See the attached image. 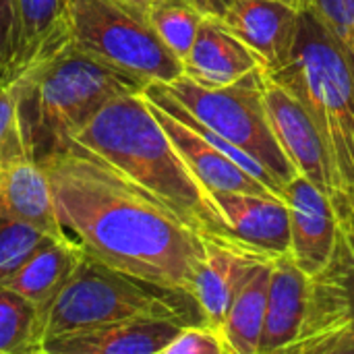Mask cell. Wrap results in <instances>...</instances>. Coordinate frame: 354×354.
<instances>
[{
    "label": "cell",
    "mask_w": 354,
    "mask_h": 354,
    "mask_svg": "<svg viewBox=\"0 0 354 354\" xmlns=\"http://www.w3.org/2000/svg\"><path fill=\"white\" fill-rule=\"evenodd\" d=\"M185 326L170 317L124 319L50 340L41 354H162Z\"/></svg>",
    "instance_id": "15"
},
{
    "label": "cell",
    "mask_w": 354,
    "mask_h": 354,
    "mask_svg": "<svg viewBox=\"0 0 354 354\" xmlns=\"http://www.w3.org/2000/svg\"><path fill=\"white\" fill-rule=\"evenodd\" d=\"M191 2L203 12V17H220L222 19L232 0H191Z\"/></svg>",
    "instance_id": "29"
},
{
    "label": "cell",
    "mask_w": 354,
    "mask_h": 354,
    "mask_svg": "<svg viewBox=\"0 0 354 354\" xmlns=\"http://www.w3.org/2000/svg\"><path fill=\"white\" fill-rule=\"evenodd\" d=\"M280 2H286V4H290V6H295L299 10L307 8V4H309V0H280Z\"/></svg>",
    "instance_id": "31"
},
{
    "label": "cell",
    "mask_w": 354,
    "mask_h": 354,
    "mask_svg": "<svg viewBox=\"0 0 354 354\" xmlns=\"http://www.w3.org/2000/svg\"><path fill=\"white\" fill-rule=\"evenodd\" d=\"M309 276L299 270L290 253L272 261L266 324L257 354L282 353L297 340L307 309Z\"/></svg>",
    "instance_id": "18"
},
{
    "label": "cell",
    "mask_w": 354,
    "mask_h": 354,
    "mask_svg": "<svg viewBox=\"0 0 354 354\" xmlns=\"http://www.w3.org/2000/svg\"><path fill=\"white\" fill-rule=\"evenodd\" d=\"M0 354H41V309L0 288Z\"/></svg>",
    "instance_id": "22"
},
{
    "label": "cell",
    "mask_w": 354,
    "mask_h": 354,
    "mask_svg": "<svg viewBox=\"0 0 354 354\" xmlns=\"http://www.w3.org/2000/svg\"><path fill=\"white\" fill-rule=\"evenodd\" d=\"M71 149L106 162L199 234L224 236V220L209 193L178 156L143 91L112 97L75 135Z\"/></svg>",
    "instance_id": "2"
},
{
    "label": "cell",
    "mask_w": 354,
    "mask_h": 354,
    "mask_svg": "<svg viewBox=\"0 0 354 354\" xmlns=\"http://www.w3.org/2000/svg\"><path fill=\"white\" fill-rule=\"evenodd\" d=\"M124 2H129V4H133V6H137V8L147 10V8H149V4H153L156 0H124Z\"/></svg>",
    "instance_id": "30"
},
{
    "label": "cell",
    "mask_w": 354,
    "mask_h": 354,
    "mask_svg": "<svg viewBox=\"0 0 354 354\" xmlns=\"http://www.w3.org/2000/svg\"><path fill=\"white\" fill-rule=\"evenodd\" d=\"M263 100L272 131L297 174L309 178L313 185L334 197L340 191L336 168L311 114L268 73L263 75Z\"/></svg>",
    "instance_id": "9"
},
{
    "label": "cell",
    "mask_w": 354,
    "mask_h": 354,
    "mask_svg": "<svg viewBox=\"0 0 354 354\" xmlns=\"http://www.w3.org/2000/svg\"><path fill=\"white\" fill-rule=\"evenodd\" d=\"M338 232L322 272L309 278L307 309L284 354H354V195L334 197Z\"/></svg>",
    "instance_id": "8"
},
{
    "label": "cell",
    "mask_w": 354,
    "mask_h": 354,
    "mask_svg": "<svg viewBox=\"0 0 354 354\" xmlns=\"http://www.w3.org/2000/svg\"><path fill=\"white\" fill-rule=\"evenodd\" d=\"M263 75L261 66L226 87H205L187 75L160 85L203 127L259 162L284 189L297 170L272 131L263 100Z\"/></svg>",
    "instance_id": "7"
},
{
    "label": "cell",
    "mask_w": 354,
    "mask_h": 354,
    "mask_svg": "<svg viewBox=\"0 0 354 354\" xmlns=\"http://www.w3.org/2000/svg\"><path fill=\"white\" fill-rule=\"evenodd\" d=\"M299 15V8L280 0H232L222 23L259 56L268 73H274L290 60Z\"/></svg>",
    "instance_id": "13"
},
{
    "label": "cell",
    "mask_w": 354,
    "mask_h": 354,
    "mask_svg": "<svg viewBox=\"0 0 354 354\" xmlns=\"http://www.w3.org/2000/svg\"><path fill=\"white\" fill-rule=\"evenodd\" d=\"M41 166L62 228L89 255L145 284L191 297L205 257L203 234L89 153L68 149Z\"/></svg>",
    "instance_id": "1"
},
{
    "label": "cell",
    "mask_w": 354,
    "mask_h": 354,
    "mask_svg": "<svg viewBox=\"0 0 354 354\" xmlns=\"http://www.w3.org/2000/svg\"><path fill=\"white\" fill-rule=\"evenodd\" d=\"M147 19L160 39L185 60L197 37L203 12L191 0H156L147 8Z\"/></svg>",
    "instance_id": "23"
},
{
    "label": "cell",
    "mask_w": 354,
    "mask_h": 354,
    "mask_svg": "<svg viewBox=\"0 0 354 354\" xmlns=\"http://www.w3.org/2000/svg\"><path fill=\"white\" fill-rule=\"evenodd\" d=\"M147 100V97H145ZM149 102V100H147ZM158 122L170 137L178 156L189 166L197 183L207 191H236V193H255V195H274L259 178L243 170L232 158H228L220 147L205 139L199 131L185 124L176 116L168 114L153 102H149ZM278 197V195H276Z\"/></svg>",
    "instance_id": "14"
},
{
    "label": "cell",
    "mask_w": 354,
    "mask_h": 354,
    "mask_svg": "<svg viewBox=\"0 0 354 354\" xmlns=\"http://www.w3.org/2000/svg\"><path fill=\"white\" fill-rule=\"evenodd\" d=\"M224 220V239L274 261L290 253V214L282 197L212 191Z\"/></svg>",
    "instance_id": "10"
},
{
    "label": "cell",
    "mask_w": 354,
    "mask_h": 354,
    "mask_svg": "<svg viewBox=\"0 0 354 354\" xmlns=\"http://www.w3.org/2000/svg\"><path fill=\"white\" fill-rule=\"evenodd\" d=\"M68 46L141 87L185 75L183 60L160 39L147 10L124 0H71Z\"/></svg>",
    "instance_id": "6"
},
{
    "label": "cell",
    "mask_w": 354,
    "mask_h": 354,
    "mask_svg": "<svg viewBox=\"0 0 354 354\" xmlns=\"http://www.w3.org/2000/svg\"><path fill=\"white\" fill-rule=\"evenodd\" d=\"M0 218L31 224L54 239H66L46 168L31 158L0 168Z\"/></svg>",
    "instance_id": "17"
},
{
    "label": "cell",
    "mask_w": 354,
    "mask_h": 354,
    "mask_svg": "<svg viewBox=\"0 0 354 354\" xmlns=\"http://www.w3.org/2000/svg\"><path fill=\"white\" fill-rule=\"evenodd\" d=\"M268 75L311 114L330 149L338 189L354 195L353 66L342 46L309 6L299 15L290 60Z\"/></svg>",
    "instance_id": "4"
},
{
    "label": "cell",
    "mask_w": 354,
    "mask_h": 354,
    "mask_svg": "<svg viewBox=\"0 0 354 354\" xmlns=\"http://www.w3.org/2000/svg\"><path fill=\"white\" fill-rule=\"evenodd\" d=\"M272 261L261 263L239 290L222 328L228 354H257L266 324Z\"/></svg>",
    "instance_id": "21"
},
{
    "label": "cell",
    "mask_w": 354,
    "mask_h": 354,
    "mask_svg": "<svg viewBox=\"0 0 354 354\" xmlns=\"http://www.w3.org/2000/svg\"><path fill=\"white\" fill-rule=\"evenodd\" d=\"M282 199L290 214V257L311 278L324 270L334 251L338 232L334 201L301 174L284 187Z\"/></svg>",
    "instance_id": "12"
},
{
    "label": "cell",
    "mask_w": 354,
    "mask_h": 354,
    "mask_svg": "<svg viewBox=\"0 0 354 354\" xmlns=\"http://www.w3.org/2000/svg\"><path fill=\"white\" fill-rule=\"evenodd\" d=\"M307 6L342 46L354 73V0H309Z\"/></svg>",
    "instance_id": "25"
},
{
    "label": "cell",
    "mask_w": 354,
    "mask_h": 354,
    "mask_svg": "<svg viewBox=\"0 0 354 354\" xmlns=\"http://www.w3.org/2000/svg\"><path fill=\"white\" fill-rule=\"evenodd\" d=\"M205 257L195 274L191 299L197 305L201 322L222 334L228 311L251 274L266 261V257L232 243L224 236L203 234Z\"/></svg>",
    "instance_id": "11"
},
{
    "label": "cell",
    "mask_w": 354,
    "mask_h": 354,
    "mask_svg": "<svg viewBox=\"0 0 354 354\" xmlns=\"http://www.w3.org/2000/svg\"><path fill=\"white\" fill-rule=\"evenodd\" d=\"M83 255L85 249L77 239H50L27 259V263L8 280L4 288L23 295L44 309L71 280Z\"/></svg>",
    "instance_id": "19"
},
{
    "label": "cell",
    "mask_w": 354,
    "mask_h": 354,
    "mask_svg": "<svg viewBox=\"0 0 354 354\" xmlns=\"http://www.w3.org/2000/svg\"><path fill=\"white\" fill-rule=\"evenodd\" d=\"M25 158L29 156L19 127L15 95L10 85H4L0 87V168Z\"/></svg>",
    "instance_id": "26"
},
{
    "label": "cell",
    "mask_w": 354,
    "mask_h": 354,
    "mask_svg": "<svg viewBox=\"0 0 354 354\" xmlns=\"http://www.w3.org/2000/svg\"><path fill=\"white\" fill-rule=\"evenodd\" d=\"M19 46V0H0V87L15 79Z\"/></svg>",
    "instance_id": "27"
},
{
    "label": "cell",
    "mask_w": 354,
    "mask_h": 354,
    "mask_svg": "<svg viewBox=\"0 0 354 354\" xmlns=\"http://www.w3.org/2000/svg\"><path fill=\"white\" fill-rule=\"evenodd\" d=\"M185 75L205 87H226L261 68L259 56L241 41L220 17H203L191 52L183 60Z\"/></svg>",
    "instance_id": "16"
},
{
    "label": "cell",
    "mask_w": 354,
    "mask_h": 354,
    "mask_svg": "<svg viewBox=\"0 0 354 354\" xmlns=\"http://www.w3.org/2000/svg\"><path fill=\"white\" fill-rule=\"evenodd\" d=\"M50 239L54 236L31 224L0 218V288H4L27 259Z\"/></svg>",
    "instance_id": "24"
},
{
    "label": "cell",
    "mask_w": 354,
    "mask_h": 354,
    "mask_svg": "<svg viewBox=\"0 0 354 354\" xmlns=\"http://www.w3.org/2000/svg\"><path fill=\"white\" fill-rule=\"evenodd\" d=\"M183 303L193 299L120 274L85 251L71 280L41 309V346L124 319L170 317L195 324Z\"/></svg>",
    "instance_id": "5"
},
{
    "label": "cell",
    "mask_w": 354,
    "mask_h": 354,
    "mask_svg": "<svg viewBox=\"0 0 354 354\" xmlns=\"http://www.w3.org/2000/svg\"><path fill=\"white\" fill-rule=\"evenodd\" d=\"M8 85L27 156L37 164L68 151L75 135L112 97L143 91L133 79L73 46L31 64Z\"/></svg>",
    "instance_id": "3"
},
{
    "label": "cell",
    "mask_w": 354,
    "mask_h": 354,
    "mask_svg": "<svg viewBox=\"0 0 354 354\" xmlns=\"http://www.w3.org/2000/svg\"><path fill=\"white\" fill-rule=\"evenodd\" d=\"M68 4L71 0H19L15 77L68 46Z\"/></svg>",
    "instance_id": "20"
},
{
    "label": "cell",
    "mask_w": 354,
    "mask_h": 354,
    "mask_svg": "<svg viewBox=\"0 0 354 354\" xmlns=\"http://www.w3.org/2000/svg\"><path fill=\"white\" fill-rule=\"evenodd\" d=\"M162 354H228V346L220 332L205 324H191L178 332Z\"/></svg>",
    "instance_id": "28"
}]
</instances>
